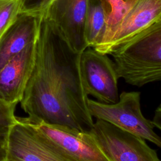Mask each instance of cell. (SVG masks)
Returning <instances> with one entry per match:
<instances>
[{"label":"cell","instance_id":"6da1fadb","mask_svg":"<svg viewBox=\"0 0 161 161\" xmlns=\"http://www.w3.org/2000/svg\"><path fill=\"white\" fill-rule=\"evenodd\" d=\"M81 53L74 52L42 15L33 69L20 102L28 120L89 131L93 119L80 70Z\"/></svg>","mask_w":161,"mask_h":161},{"label":"cell","instance_id":"7a4b0ae2","mask_svg":"<svg viewBox=\"0 0 161 161\" xmlns=\"http://www.w3.org/2000/svg\"><path fill=\"white\" fill-rule=\"evenodd\" d=\"M119 78L142 87L161 81V17L113 52Z\"/></svg>","mask_w":161,"mask_h":161},{"label":"cell","instance_id":"3957f363","mask_svg":"<svg viewBox=\"0 0 161 161\" xmlns=\"http://www.w3.org/2000/svg\"><path fill=\"white\" fill-rule=\"evenodd\" d=\"M87 106L92 118L106 120L161 148V137L155 133L152 121L142 113L140 92H122L113 104L88 98Z\"/></svg>","mask_w":161,"mask_h":161},{"label":"cell","instance_id":"277c9868","mask_svg":"<svg viewBox=\"0 0 161 161\" xmlns=\"http://www.w3.org/2000/svg\"><path fill=\"white\" fill-rule=\"evenodd\" d=\"M108 161H160L145 140L106 120L96 119L89 130Z\"/></svg>","mask_w":161,"mask_h":161},{"label":"cell","instance_id":"5b68a950","mask_svg":"<svg viewBox=\"0 0 161 161\" xmlns=\"http://www.w3.org/2000/svg\"><path fill=\"white\" fill-rule=\"evenodd\" d=\"M6 161H70L26 118L17 117L8 134Z\"/></svg>","mask_w":161,"mask_h":161},{"label":"cell","instance_id":"8992f818","mask_svg":"<svg viewBox=\"0 0 161 161\" xmlns=\"http://www.w3.org/2000/svg\"><path fill=\"white\" fill-rule=\"evenodd\" d=\"M108 55L88 47L80 53L79 65L87 95L99 102L113 104L119 100V77L114 62Z\"/></svg>","mask_w":161,"mask_h":161},{"label":"cell","instance_id":"52a82bcc","mask_svg":"<svg viewBox=\"0 0 161 161\" xmlns=\"http://www.w3.org/2000/svg\"><path fill=\"white\" fill-rule=\"evenodd\" d=\"M32 123L70 161H108L89 131L42 121Z\"/></svg>","mask_w":161,"mask_h":161},{"label":"cell","instance_id":"ba28073f","mask_svg":"<svg viewBox=\"0 0 161 161\" xmlns=\"http://www.w3.org/2000/svg\"><path fill=\"white\" fill-rule=\"evenodd\" d=\"M87 0H53L45 16L75 52L87 47L85 38Z\"/></svg>","mask_w":161,"mask_h":161},{"label":"cell","instance_id":"9c48e42d","mask_svg":"<svg viewBox=\"0 0 161 161\" xmlns=\"http://www.w3.org/2000/svg\"><path fill=\"white\" fill-rule=\"evenodd\" d=\"M161 17V0H135L110 38L94 48L111 55Z\"/></svg>","mask_w":161,"mask_h":161},{"label":"cell","instance_id":"30bf717a","mask_svg":"<svg viewBox=\"0 0 161 161\" xmlns=\"http://www.w3.org/2000/svg\"><path fill=\"white\" fill-rule=\"evenodd\" d=\"M36 41L9 59L0 69V99L8 103L21 102L35 60Z\"/></svg>","mask_w":161,"mask_h":161},{"label":"cell","instance_id":"8fae6325","mask_svg":"<svg viewBox=\"0 0 161 161\" xmlns=\"http://www.w3.org/2000/svg\"><path fill=\"white\" fill-rule=\"evenodd\" d=\"M42 16L20 13L0 37V69L12 57L34 43Z\"/></svg>","mask_w":161,"mask_h":161},{"label":"cell","instance_id":"7c38bea8","mask_svg":"<svg viewBox=\"0 0 161 161\" xmlns=\"http://www.w3.org/2000/svg\"><path fill=\"white\" fill-rule=\"evenodd\" d=\"M108 11L101 0H87L85 38L87 47L95 48L104 36Z\"/></svg>","mask_w":161,"mask_h":161},{"label":"cell","instance_id":"4fadbf2b","mask_svg":"<svg viewBox=\"0 0 161 161\" xmlns=\"http://www.w3.org/2000/svg\"><path fill=\"white\" fill-rule=\"evenodd\" d=\"M134 1L135 0H101L106 8L108 15L106 33L102 42L98 45L106 43L110 38Z\"/></svg>","mask_w":161,"mask_h":161},{"label":"cell","instance_id":"5bb4252c","mask_svg":"<svg viewBox=\"0 0 161 161\" xmlns=\"http://www.w3.org/2000/svg\"><path fill=\"white\" fill-rule=\"evenodd\" d=\"M16 105L0 99V150L5 151L9 132L17 119L14 114Z\"/></svg>","mask_w":161,"mask_h":161},{"label":"cell","instance_id":"9a60e30c","mask_svg":"<svg viewBox=\"0 0 161 161\" xmlns=\"http://www.w3.org/2000/svg\"><path fill=\"white\" fill-rule=\"evenodd\" d=\"M20 13L19 0H0V37Z\"/></svg>","mask_w":161,"mask_h":161},{"label":"cell","instance_id":"2e32d148","mask_svg":"<svg viewBox=\"0 0 161 161\" xmlns=\"http://www.w3.org/2000/svg\"><path fill=\"white\" fill-rule=\"evenodd\" d=\"M53 0H19L21 13L44 15Z\"/></svg>","mask_w":161,"mask_h":161},{"label":"cell","instance_id":"e0dca14e","mask_svg":"<svg viewBox=\"0 0 161 161\" xmlns=\"http://www.w3.org/2000/svg\"><path fill=\"white\" fill-rule=\"evenodd\" d=\"M152 121L154 126L161 131V104L155 109L153 118Z\"/></svg>","mask_w":161,"mask_h":161},{"label":"cell","instance_id":"ac0fdd59","mask_svg":"<svg viewBox=\"0 0 161 161\" xmlns=\"http://www.w3.org/2000/svg\"><path fill=\"white\" fill-rule=\"evenodd\" d=\"M0 161H6V152L4 150H0Z\"/></svg>","mask_w":161,"mask_h":161}]
</instances>
